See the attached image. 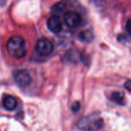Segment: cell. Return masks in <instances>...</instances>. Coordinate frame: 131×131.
<instances>
[{"mask_svg":"<svg viewBox=\"0 0 131 131\" xmlns=\"http://www.w3.org/2000/svg\"><path fill=\"white\" fill-rule=\"evenodd\" d=\"M7 51L10 56L21 59L26 55L27 48L25 39L19 35L12 36L7 41Z\"/></svg>","mask_w":131,"mask_h":131,"instance_id":"1","label":"cell"},{"mask_svg":"<svg viewBox=\"0 0 131 131\" xmlns=\"http://www.w3.org/2000/svg\"><path fill=\"white\" fill-rule=\"evenodd\" d=\"M103 125V120L101 118L94 119L91 122V119L89 117L81 118L78 122V127L84 131H94L99 130Z\"/></svg>","mask_w":131,"mask_h":131,"instance_id":"2","label":"cell"},{"mask_svg":"<svg viewBox=\"0 0 131 131\" xmlns=\"http://www.w3.org/2000/svg\"><path fill=\"white\" fill-rule=\"evenodd\" d=\"M35 51L41 56H48L53 52L54 45L50 40L43 38L36 42Z\"/></svg>","mask_w":131,"mask_h":131,"instance_id":"3","label":"cell"},{"mask_svg":"<svg viewBox=\"0 0 131 131\" xmlns=\"http://www.w3.org/2000/svg\"><path fill=\"white\" fill-rule=\"evenodd\" d=\"M14 80L16 84L21 88L29 86L32 82L31 76L26 70H20L16 71L14 74Z\"/></svg>","mask_w":131,"mask_h":131,"instance_id":"4","label":"cell"},{"mask_svg":"<svg viewBox=\"0 0 131 131\" xmlns=\"http://www.w3.org/2000/svg\"><path fill=\"white\" fill-rule=\"evenodd\" d=\"M65 24L70 28H77L81 23V15L75 12H68L64 15V18Z\"/></svg>","mask_w":131,"mask_h":131,"instance_id":"5","label":"cell"},{"mask_svg":"<svg viewBox=\"0 0 131 131\" xmlns=\"http://www.w3.org/2000/svg\"><path fill=\"white\" fill-rule=\"evenodd\" d=\"M47 27L53 33H58L62 29V21L58 15H51L47 21Z\"/></svg>","mask_w":131,"mask_h":131,"instance_id":"6","label":"cell"},{"mask_svg":"<svg viewBox=\"0 0 131 131\" xmlns=\"http://www.w3.org/2000/svg\"><path fill=\"white\" fill-rule=\"evenodd\" d=\"M3 106L8 111H14L17 107V101L12 96H6L3 99Z\"/></svg>","mask_w":131,"mask_h":131,"instance_id":"7","label":"cell"},{"mask_svg":"<svg viewBox=\"0 0 131 131\" xmlns=\"http://www.w3.org/2000/svg\"><path fill=\"white\" fill-rule=\"evenodd\" d=\"M78 38L81 41H84L87 43H90L93 41L94 39V35L91 31L90 30H85L79 33L78 35Z\"/></svg>","mask_w":131,"mask_h":131,"instance_id":"8","label":"cell"},{"mask_svg":"<svg viewBox=\"0 0 131 131\" xmlns=\"http://www.w3.org/2000/svg\"><path fill=\"white\" fill-rule=\"evenodd\" d=\"M65 8H66L65 4L62 2H60L54 4L52 6V8H51V12L53 13V15H58V14L61 13L65 9Z\"/></svg>","mask_w":131,"mask_h":131,"instance_id":"9","label":"cell"},{"mask_svg":"<svg viewBox=\"0 0 131 131\" xmlns=\"http://www.w3.org/2000/svg\"><path fill=\"white\" fill-rule=\"evenodd\" d=\"M112 99L114 102L120 105H124V94L123 92L115 91L112 94Z\"/></svg>","mask_w":131,"mask_h":131,"instance_id":"10","label":"cell"},{"mask_svg":"<svg viewBox=\"0 0 131 131\" xmlns=\"http://www.w3.org/2000/svg\"><path fill=\"white\" fill-rule=\"evenodd\" d=\"M80 107H81L80 103L78 102V101H76V102H74V104L72 105V111H73L74 112H78V110L80 109Z\"/></svg>","mask_w":131,"mask_h":131,"instance_id":"11","label":"cell"},{"mask_svg":"<svg viewBox=\"0 0 131 131\" xmlns=\"http://www.w3.org/2000/svg\"><path fill=\"white\" fill-rule=\"evenodd\" d=\"M126 30H127V32L129 36H130L131 35V24H130V20L129 19L127 22V25H126Z\"/></svg>","mask_w":131,"mask_h":131,"instance_id":"12","label":"cell"},{"mask_svg":"<svg viewBox=\"0 0 131 131\" xmlns=\"http://www.w3.org/2000/svg\"><path fill=\"white\" fill-rule=\"evenodd\" d=\"M124 87H125V88H126L128 91H130L131 82L130 80H128L127 82H125V84H124Z\"/></svg>","mask_w":131,"mask_h":131,"instance_id":"13","label":"cell"}]
</instances>
